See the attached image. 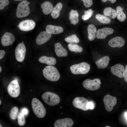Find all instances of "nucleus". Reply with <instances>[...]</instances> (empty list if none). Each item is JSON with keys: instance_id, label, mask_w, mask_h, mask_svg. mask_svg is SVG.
<instances>
[{"instance_id": "f257e3e1", "label": "nucleus", "mask_w": 127, "mask_h": 127, "mask_svg": "<svg viewBox=\"0 0 127 127\" xmlns=\"http://www.w3.org/2000/svg\"><path fill=\"white\" fill-rule=\"evenodd\" d=\"M43 72L44 77L50 81H57L60 78V75L57 69L52 66L46 67L43 69Z\"/></svg>"}, {"instance_id": "f03ea898", "label": "nucleus", "mask_w": 127, "mask_h": 127, "mask_svg": "<svg viewBox=\"0 0 127 127\" xmlns=\"http://www.w3.org/2000/svg\"><path fill=\"white\" fill-rule=\"evenodd\" d=\"M32 107L36 115L39 118L45 117L46 113V109L42 103L37 99L34 98L32 100Z\"/></svg>"}, {"instance_id": "7ed1b4c3", "label": "nucleus", "mask_w": 127, "mask_h": 127, "mask_svg": "<svg viewBox=\"0 0 127 127\" xmlns=\"http://www.w3.org/2000/svg\"><path fill=\"white\" fill-rule=\"evenodd\" d=\"M42 98L46 103L51 106L57 105L60 101V99L59 95L50 92L44 93L42 95Z\"/></svg>"}, {"instance_id": "20e7f679", "label": "nucleus", "mask_w": 127, "mask_h": 127, "mask_svg": "<svg viewBox=\"0 0 127 127\" xmlns=\"http://www.w3.org/2000/svg\"><path fill=\"white\" fill-rule=\"evenodd\" d=\"M90 69V64L84 62L73 65L70 67L72 73L74 74H86L89 72Z\"/></svg>"}, {"instance_id": "39448f33", "label": "nucleus", "mask_w": 127, "mask_h": 127, "mask_svg": "<svg viewBox=\"0 0 127 127\" xmlns=\"http://www.w3.org/2000/svg\"><path fill=\"white\" fill-rule=\"evenodd\" d=\"M30 3L24 0L20 2L18 5L16 10V16L19 18L26 17L29 14L30 10L28 6Z\"/></svg>"}, {"instance_id": "423d86ee", "label": "nucleus", "mask_w": 127, "mask_h": 127, "mask_svg": "<svg viewBox=\"0 0 127 127\" xmlns=\"http://www.w3.org/2000/svg\"><path fill=\"white\" fill-rule=\"evenodd\" d=\"M101 84L100 80L99 79H95L93 80L87 79L84 81L83 85V87L87 90L95 91L100 88Z\"/></svg>"}, {"instance_id": "0eeeda50", "label": "nucleus", "mask_w": 127, "mask_h": 127, "mask_svg": "<svg viewBox=\"0 0 127 127\" xmlns=\"http://www.w3.org/2000/svg\"><path fill=\"white\" fill-rule=\"evenodd\" d=\"M7 89L9 95L12 97H16L19 95L20 87L19 83L16 80H13L10 83Z\"/></svg>"}, {"instance_id": "6e6552de", "label": "nucleus", "mask_w": 127, "mask_h": 127, "mask_svg": "<svg viewBox=\"0 0 127 127\" xmlns=\"http://www.w3.org/2000/svg\"><path fill=\"white\" fill-rule=\"evenodd\" d=\"M89 102L84 97H77L73 99L72 104L75 107L84 111H86L89 109L87 107V104Z\"/></svg>"}, {"instance_id": "1a4fd4ad", "label": "nucleus", "mask_w": 127, "mask_h": 127, "mask_svg": "<svg viewBox=\"0 0 127 127\" xmlns=\"http://www.w3.org/2000/svg\"><path fill=\"white\" fill-rule=\"evenodd\" d=\"M26 52L24 44L22 42L19 43L15 49V56L16 60L19 62H22L25 58Z\"/></svg>"}, {"instance_id": "9d476101", "label": "nucleus", "mask_w": 127, "mask_h": 127, "mask_svg": "<svg viewBox=\"0 0 127 127\" xmlns=\"http://www.w3.org/2000/svg\"><path fill=\"white\" fill-rule=\"evenodd\" d=\"M117 102V99L116 97L109 94L105 95L103 99L105 109L109 112L112 110L113 107L116 104Z\"/></svg>"}, {"instance_id": "9b49d317", "label": "nucleus", "mask_w": 127, "mask_h": 127, "mask_svg": "<svg viewBox=\"0 0 127 127\" xmlns=\"http://www.w3.org/2000/svg\"><path fill=\"white\" fill-rule=\"evenodd\" d=\"M36 24L35 22L31 20H26L20 22L18 27L21 30L27 31L32 30L35 27Z\"/></svg>"}, {"instance_id": "f8f14e48", "label": "nucleus", "mask_w": 127, "mask_h": 127, "mask_svg": "<svg viewBox=\"0 0 127 127\" xmlns=\"http://www.w3.org/2000/svg\"><path fill=\"white\" fill-rule=\"evenodd\" d=\"M15 40V37L13 34L9 32L4 33L1 39V43L4 46L12 45Z\"/></svg>"}, {"instance_id": "ddd939ff", "label": "nucleus", "mask_w": 127, "mask_h": 127, "mask_svg": "<svg viewBox=\"0 0 127 127\" xmlns=\"http://www.w3.org/2000/svg\"><path fill=\"white\" fill-rule=\"evenodd\" d=\"M111 70L113 74L119 78L124 76L125 68L124 66L121 64H117L112 66Z\"/></svg>"}, {"instance_id": "4468645a", "label": "nucleus", "mask_w": 127, "mask_h": 127, "mask_svg": "<svg viewBox=\"0 0 127 127\" xmlns=\"http://www.w3.org/2000/svg\"><path fill=\"white\" fill-rule=\"evenodd\" d=\"M74 124L73 120L71 118H66L59 119L55 122L54 127H71Z\"/></svg>"}, {"instance_id": "2eb2a0df", "label": "nucleus", "mask_w": 127, "mask_h": 127, "mask_svg": "<svg viewBox=\"0 0 127 127\" xmlns=\"http://www.w3.org/2000/svg\"><path fill=\"white\" fill-rule=\"evenodd\" d=\"M52 36L51 34L46 31L41 32L38 35L36 40V43L38 45L43 44L48 41Z\"/></svg>"}, {"instance_id": "dca6fc26", "label": "nucleus", "mask_w": 127, "mask_h": 127, "mask_svg": "<svg viewBox=\"0 0 127 127\" xmlns=\"http://www.w3.org/2000/svg\"><path fill=\"white\" fill-rule=\"evenodd\" d=\"M113 30L108 27H104L98 29L97 32L96 37L98 39H104L109 35L112 34Z\"/></svg>"}, {"instance_id": "f3484780", "label": "nucleus", "mask_w": 127, "mask_h": 127, "mask_svg": "<svg viewBox=\"0 0 127 127\" xmlns=\"http://www.w3.org/2000/svg\"><path fill=\"white\" fill-rule=\"evenodd\" d=\"M124 39L120 36H117L110 40L108 42L109 46L113 48H120L125 44Z\"/></svg>"}, {"instance_id": "a211bd4d", "label": "nucleus", "mask_w": 127, "mask_h": 127, "mask_svg": "<svg viewBox=\"0 0 127 127\" xmlns=\"http://www.w3.org/2000/svg\"><path fill=\"white\" fill-rule=\"evenodd\" d=\"M55 52L58 57L66 56L67 55L66 50L64 48L60 43H57L55 44Z\"/></svg>"}, {"instance_id": "6ab92c4d", "label": "nucleus", "mask_w": 127, "mask_h": 127, "mask_svg": "<svg viewBox=\"0 0 127 127\" xmlns=\"http://www.w3.org/2000/svg\"><path fill=\"white\" fill-rule=\"evenodd\" d=\"M46 31L51 34H56L62 32L64 29L62 27L60 26L48 25L46 27Z\"/></svg>"}, {"instance_id": "aec40b11", "label": "nucleus", "mask_w": 127, "mask_h": 127, "mask_svg": "<svg viewBox=\"0 0 127 127\" xmlns=\"http://www.w3.org/2000/svg\"><path fill=\"white\" fill-rule=\"evenodd\" d=\"M110 58L107 56L101 58L95 62V64L99 68L103 69L107 67L108 65Z\"/></svg>"}, {"instance_id": "412c9836", "label": "nucleus", "mask_w": 127, "mask_h": 127, "mask_svg": "<svg viewBox=\"0 0 127 127\" xmlns=\"http://www.w3.org/2000/svg\"><path fill=\"white\" fill-rule=\"evenodd\" d=\"M87 30L88 39L90 41L94 40L96 37V28L94 25L90 24L87 26Z\"/></svg>"}, {"instance_id": "4be33fe9", "label": "nucleus", "mask_w": 127, "mask_h": 127, "mask_svg": "<svg viewBox=\"0 0 127 127\" xmlns=\"http://www.w3.org/2000/svg\"><path fill=\"white\" fill-rule=\"evenodd\" d=\"M39 61L42 63L45 64L50 65H55L56 63V59L52 57H48L46 56H42L39 59Z\"/></svg>"}, {"instance_id": "5701e85b", "label": "nucleus", "mask_w": 127, "mask_h": 127, "mask_svg": "<svg viewBox=\"0 0 127 127\" xmlns=\"http://www.w3.org/2000/svg\"><path fill=\"white\" fill-rule=\"evenodd\" d=\"M41 7L43 13L45 15H48L51 12L53 8L52 3L49 1L43 3L41 5Z\"/></svg>"}, {"instance_id": "b1692460", "label": "nucleus", "mask_w": 127, "mask_h": 127, "mask_svg": "<svg viewBox=\"0 0 127 127\" xmlns=\"http://www.w3.org/2000/svg\"><path fill=\"white\" fill-rule=\"evenodd\" d=\"M79 14L76 10H71L69 13V18L71 24L75 25L78 23Z\"/></svg>"}, {"instance_id": "393cba45", "label": "nucleus", "mask_w": 127, "mask_h": 127, "mask_svg": "<svg viewBox=\"0 0 127 127\" xmlns=\"http://www.w3.org/2000/svg\"><path fill=\"white\" fill-rule=\"evenodd\" d=\"M62 6V4L61 3L59 2L53 8L51 13V16L53 18L56 19L59 17Z\"/></svg>"}, {"instance_id": "a878e982", "label": "nucleus", "mask_w": 127, "mask_h": 127, "mask_svg": "<svg viewBox=\"0 0 127 127\" xmlns=\"http://www.w3.org/2000/svg\"><path fill=\"white\" fill-rule=\"evenodd\" d=\"M103 13L105 16L112 19L115 18L117 16L116 11L110 7L105 8L103 10Z\"/></svg>"}, {"instance_id": "bb28decb", "label": "nucleus", "mask_w": 127, "mask_h": 127, "mask_svg": "<svg viewBox=\"0 0 127 127\" xmlns=\"http://www.w3.org/2000/svg\"><path fill=\"white\" fill-rule=\"evenodd\" d=\"M117 16L118 20L120 22H123L126 18L125 14L123 11L122 8L118 6L116 7Z\"/></svg>"}, {"instance_id": "cd10ccee", "label": "nucleus", "mask_w": 127, "mask_h": 127, "mask_svg": "<svg viewBox=\"0 0 127 127\" xmlns=\"http://www.w3.org/2000/svg\"><path fill=\"white\" fill-rule=\"evenodd\" d=\"M68 47L70 51L75 52H81L83 50L81 47L76 44L70 43L68 45Z\"/></svg>"}, {"instance_id": "c85d7f7f", "label": "nucleus", "mask_w": 127, "mask_h": 127, "mask_svg": "<svg viewBox=\"0 0 127 127\" xmlns=\"http://www.w3.org/2000/svg\"><path fill=\"white\" fill-rule=\"evenodd\" d=\"M95 17L97 20L101 23L107 24L110 23L111 22L110 18L103 15L97 14Z\"/></svg>"}, {"instance_id": "c756f323", "label": "nucleus", "mask_w": 127, "mask_h": 127, "mask_svg": "<svg viewBox=\"0 0 127 127\" xmlns=\"http://www.w3.org/2000/svg\"><path fill=\"white\" fill-rule=\"evenodd\" d=\"M65 40L66 42L70 43H78L79 41V38L75 34H72L66 37L65 39Z\"/></svg>"}, {"instance_id": "7c9ffc66", "label": "nucleus", "mask_w": 127, "mask_h": 127, "mask_svg": "<svg viewBox=\"0 0 127 127\" xmlns=\"http://www.w3.org/2000/svg\"><path fill=\"white\" fill-rule=\"evenodd\" d=\"M18 109L16 107H13L11 110L9 116L10 119L13 120H15L17 117Z\"/></svg>"}, {"instance_id": "2f4dec72", "label": "nucleus", "mask_w": 127, "mask_h": 127, "mask_svg": "<svg viewBox=\"0 0 127 127\" xmlns=\"http://www.w3.org/2000/svg\"><path fill=\"white\" fill-rule=\"evenodd\" d=\"M24 116L21 112H20L18 115V123L20 126H22L25 124V120Z\"/></svg>"}, {"instance_id": "473e14b6", "label": "nucleus", "mask_w": 127, "mask_h": 127, "mask_svg": "<svg viewBox=\"0 0 127 127\" xmlns=\"http://www.w3.org/2000/svg\"><path fill=\"white\" fill-rule=\"evenodd\" d=\"M84 14L82 16V18L84 20H86L89 19L92 16L93 11L90 9L87 11L84 10Z\"/></svg>"}, {"instance_id": "72a5a7b5", "label": "nucleus", "mask_w": 127, "mask_h": 127, "mask_svg": "<svg viewBox=\"0 0 127 127\" xmlns=\"http://www.w3.org/2000/svg\"><path fill=\"white\" fill-rule=\"evenodd\" d=\"M8 0H0V10H2L9 4Z\"/></svg>"}, {"instance_id": "f704fd0d", "label": "nucleus", "mask_w": 127, "mask_h": 127, "mask_svg": "<svg viewBox=\"0 0 127 127\" xmlns=\"http://www.w3.org/2000/svg\"><path fill=\"white\" fill-rule=\"evenodd\" d=\"M83 2L84 6L86 7L89 8L93 4L92 0H81Z\"/></svg>"}, {"instance_id": "c9c22d12", "label": "nucleus", "mask_w": 127, "mask_h": 127, "mask_svg": "<svg viewBox=\"0 0 127 127\" xmlns=\"http://www.w3.org/2000/svg\"><path fill=\"white\" fill-rule=\"evenodd\" d=\"M94 103L91 101H89L87 104V107L89 109H94Z\"/></svg>"}, {"instance_id": "e433bc0d", "label": "nucleus", "mask_w": 127, "mask_h": 127, "mask_svg": "<svg viewBox=\"0 0 127 127\" xmlns=\"http://www.w3.org/2000/svg\"><path fill=\"white\" fill-rule=\"evenodd\" d=\"M28 110L26 108H24L21 110V112L24 115H27L28 113Z\"/></svg>"}, {"instance_id": "4c0bfd02", "label": "nucleus", "mask_w": 127, "mask_h": 127, "mask_svg": "<svg viewBox=\"0 0 127 127\" xmlns=\"http://www.w3.org/2000/svg\"><path fill=\"white\" fill-rule=\"evenodd\" d=\"M124 77L125 81L126 82H127V65H126L125 66L124 76Z\"/></svg>"}, {"instance_id": "58836bf2", "label": "nucleus", "mask_w": 127, "mask_h": 127, "mask_svg": "<svg viewBox=\"0 0 127 127\" xmlns=\"http://www.w3.org/2000/svg\"><path fill=\"white\" fill-rule=\"evenodd\" d=\"M5 54V51L3 50H0V59H2L4 56Z\"/></svg>"}, {"instance_id": "ea45409f", "label": "nucleus", "mask_w": 127, "mask_h": 127, "mask_svg": "<svg viewBox=\"0 0 127 127\" xmlns=\"http://www.w3.org/2000/svg\"><path fill=\"white\" fill-rule=\"evenodd\" d=\"M116 0H101L103 2H105L107 1H109L112 3H115Z\"/></svg>"}, {"instance_id": "a19ab883", "label": "nucleus", "mask_w": 127, "mask_h": 127, "mask_svg": "<svg viewBox=\"0 0 127 127\" xmlns=\"http://www.w3.org/2000/svg\"><path fill=\"white\" fill-rule=\"evenodd\" d=\"M124 116L127 120V112L125 113L124 114Z\"/></svg>"}, {"instance_id": "79ce46f5", "label": "nucleus", "mask_w": 127, "mask_h": 127, "mask_svg": "<svg viewBox=\"0 0 127 127\" xmlns=\"http://www.w3.org/2000/svg\"><path fill=\"white\" fill-rule=\"evenodd\" d=\"M2 70V68L1 66L0 67V72H1Z\"/></svg>"}, {"instance_id": "37998d69", "label": "nucleus", "mask_w": 127, "mask_h": 127, "mask_svg": "<svg viewBox=\"0 0 127 127\" xmlns=\"http://www.w3.org/2000/svg\"><path fill=\"white\" fill-rule=\"evenodd\" d=\"M16 0V1H22L23 0Z\"/></svg>"}, {"instance_id": "c03bdc74", "label": "nucleus", "mask_w": 127, "mask_h": 127, "mask_svg": "<svg viewBox=\"0 0 127 127\" xmlns=\"http://www.w3.org/2000/svg\"><path fill=\"white\" fill-rule=\"evenodd\" d=\"M0 104H1V101L0 99Z\"/></svg>"}, {"instance_id": "a18cd8bd", "label": "nucleus", "mask_w": 127, "mask_h": 127, "mask_svg": "<svg viewBox=\"0 0 127 127\" xmlns=\"http://www.w3.org/2000/svg\"><path fill=\"white\" fill-rule=\"evenodd\" d=\"M110 127L108 126H105V127Z\"/></svg>"}, {"instance_id": "49530a36", "label": "nucleus", "mask_w": 127, "mask_h": 127, "mask_svg": "<svg viewBox=\"0 0 127 127\" xmlns=\"http://www.w3.org/2000/svg\"><path fill=\"white\" fill-rule=\"evenodd\" d=\"M0 127H2V126L1 125V124H0Z\"/></svg>"}, {"instance_id": "de8ad7c7", "label": "nucleus", "mask_w": 127, "mask_h": 127, "mask_svg": "<svg viewBox=\"0 0 127 127\" xmlns=\"http://www.w3.org/2000/svg\"><path fill=\"white\" fill-rule=\"evenodd\" d=\"M22 42L23 43V41H22Z\"/></svg>"}]
</instances>
